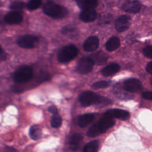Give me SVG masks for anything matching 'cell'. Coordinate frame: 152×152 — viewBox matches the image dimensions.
<instances>
[{
  "instance_id": "cell-19",
  "label": "cell",
  "mask_w": 152,
  "mask_h": 152,
  "mask_svg": "<svg viewBox=\"0 0 152 152\" xmlns=\"http://www.w3.org/2000/svg\"><path fill=\"white\" fill-rule=\"evenodd\" d=\"M120 46V40L118 37H110L106 43V48L109 52L116 50Z\"/></svg>"
},
{
  "instance_id": "cell-16",
  "label": "cell",
  "mask_w": 152,
  "mask_h": 152,
  "mask_svg": "<svg viewBox=\"0 0 152 152\" xmlns=\"http://www.w3.org/2000/svg\"><path fill=\"white\" fill-rule=\"evenodd\" d=\"M119 70L120 66L118 64L116 63H112L104 67L101 71V72L103 75L105 77H108L114 75Z\"/></svg>"
},
{
  "instance_id": "cell-20",
  "label": "cell",
  "mask_w": 152,
  "mask_h": 152,
  "mask_svg": "<svg viewBox=\"0 0 152 152\" xmlns=\"http://www.w3.org/2000/svg\"><path fill=\"white\" fill-rule=\"evenodd\" d=\"M94 116L91 113H86L81 115L78 119V124L80 126L84 128L90 124L94 119Z\"/></svg>"
},
{
  "instance_id": "cell-32",
  "label": "cell",
  "mask_w": 152,
  "mask_h": 152,
  "mask_svg": "<svg viewBox=\"0 0 152 152\" xmlns=\"http://www.w3.org/2000/svg\"><path fill=\"white\" fill-rule=\"evenodd\" d=\"M146 71L150 73V74H152V62L150 61L149 62L147 65H146Z\"/></svg>"
},
{
  "instance_id": "cell-8",
  "label": "cell",
  "mask_w": 152,
  "mask_h": 152,
  "mask_svg": "<svg viewBox=\"0 0 152 152\" xmlns=\"http://www.w3.org/2000/svg\"><path fill=\"white\" fill-rule=\"evenodd\" d=\"M142 87L141 81L135 78H131L126 80L124 83V88L125 90L134 93L139 91Z\"/></svg>"
},
{
  "instance_id": "cell-22",
  "label": "cell",
  "mask_w": 152,
  "mask_h": 152,
  "mask_svg": "<svg viewBox=\"0 0 152 152\" xmlns=\"http://www.w3.org/2000/svg\"><path fill=\"white\" fill-rule=\"evenodd\" d=\"M42 131L37 125H35L30 127L29 130V135L31 139L36 140L40 137Z\"/></svg>"
},
{
  "instance_id": "cell-23",
  "label": "cell",
  "mask_w": 152,
  "mask_h": 152,
  "mask_svg": "<svg viewBox=\"0 0 152 152\" xmlns=\"http://www.w3.org/2000/svg\"><path fill=\"white\" fill-rule=\"evenodd\" d=\"M51 126L55 128H58L61 126L62 124V118L59 115L55 114L51 118L50 120Z\"/></svg>"
},
{
  "instance_id": "cell-28",
  "label": "cell",
  "mask_w": 152,
  "mask_h": 152,
  "mask_svg": "<svg viewBox=\"0 0 152 152\" xmlns=\"http://www.w3.org/2000/svg\"><path fill=\"white\" fill-rule=\"evenodd\" d=\"M62 32L64 34H71V33L72 34L73 33L75 32V29L73 27H65L62 29Z\"/></svg>"
},
{
  "instance_id": "cell-24",
  "label": "cell",
  "mask_w": 152,
  "mask_h": 152,
  "mask_svg": "<svg viewBox=\"0 0 152 152\" xmlns=\"http://www.w3.org/2000/svg\"><path fill=\"white\" fill-rule=\"evenodd\" d=\"M41 4V0H30L27 4V7L30 10H34L38 8Z\"/></svg>"
},
{
  "instance_id": "cell-10",
  "label": "cell",
  "mask_w": 152,
  "mask_h": 152,
  "mask_svg": "<svg viewBox=\"0 0 152 152\" xmlns=\"http://www.w3.org/2000/svg\"><path fill=\"white\" fill-rule=\"evenodd\" d=\"M99 45V39L96 36L88 37L84 42L83 48L86 51L92 52L96 50Z\"/></svg>"
},
{
  "instance_id": "cell-29",
  "label": "cell",
  "mask_w": 152,
  "mask_h": 152,
  "mask_svg": "<svg viewBox=\"0 0 152 152\" xmlns=\"http://www.w3.org/2000/svg\"><path fill=\"white\" fill-rule=\"evenodd\" d=\"M142 96L143 98H144L147 100H152V92L151 91L144 92L142 94Z\"/></svg>"
},
{
  "instance_id": "cell-4",
  "label": "cell",
  "mask_w": 152,
  "mask_h": 152,
  "mask_svg": "<svg viewBox=\"0 0 152 152\" xmlns=\"http://www.w3.org/2000/svg\"><path fill=\"white\" fill-rule=\"evenodd\" d=\"M33 77L32 69L28 66H22L18 68L13 74V78L18 83H25L30 81Z\"/></svg>"
},
{
  "instance_id": "cell-1",
  "label": "cell",
  "mask_w": 152,
  "mask_h": 152,
  "mask_svg": "<svg viewBox=\"0 0 152 152\" xmlns=\"http://www.w3.org/2000/svg\"><path fill=\"white\" fill-rule=\"evenodd\" d=\"M114 124L115 121L113 118L104 114V116L101 119L89 128L87 134L90 137L97 136L106 132Z\"/></svg>"
},
{
  "instance_id": "cell-14",
  "label": "cell",
  "mask_w": 152,
  "mask_h": 152,
  "mask_svg": "<svg viewBox=\"0 0 152 152\" xmlns=\"http://www.w3.org/2000/svg\"><path fill=\"white\" fill-rule=\"evenodd\" d=\"M97 17V13L94 9L83 10L80 14V18L84 22H91L94 21Z\"/></svg>"
},
{
  "instance_id": "cell-3",
  "label": "cell",
  "mask_w": 152,
  "mask_h": 152,
  "mask_svg": "<svg viewBox=\"0 0 152 152\" xmlns=\"http://www.w3.org/2000/svg\"><path fill=\"white\" fill-rule=\"evenodd\" d=\"M79 100L83 106H88L100 103L104 101V99L94 92L86 91L80 95Z\"/></svg>"
},
{
  "instance_id": "cell-5",
  "label": "cell",
  "mask_w": 152,
  "mask_h": 152,
  "mask_svg": "<svg viewBox=\"0 0 152 152\" xmlns=\"http://www.w3.org/2000/svg\"><path fill=\"white\" fill-rule=\"evenodd\" d=\"M77 53V48L73 45H69L60 50L58 55V59L61 63L68 62L75 58Z\"/></svg>"
},
{
  "instance_id": "cell-11",
  "label": "cell",
  "mask_w": 152,
  "mask_h": 152,
  "mask_svg": "<svg viewBox=\"0 0 152 152\" xmlns=\"http://www.w3.org/2000/svg\"><path fill=\"white\" fill-rule=\"evenodd\" d=\"M104 114L113 118H116L122 120H126L129 118V113L127 111L119 109H109Z\"/></svg>"
},
{
  "instance_id": "cell-21",
  "label": "cell",
  "mask_w": 152,
  "mask_h": 152,
  "mask_svg": "<svg viewBox=\"0 0 152 152\" xmlns=\"http://www.w3.org/2000/svg\"><path fill=\"white\" fill-rule=\"evenodd\" d=\"M99 143L97 141H91L87 143L83 148V152H97Z\"/></svg>"
},
{
  "instance_id": "cell-18",
  "label": "cell",
  "mask_w": 152,
  "mask_h": 152,
  "mask_svg": "<svg viewBox=\"0 0 152 152\" xmlns=\"http://www.w3.org/2000/svg\"><path fill=\"white\" fill-rule=\"evenodd\" d=\"M83 140V136L80 134H75L71 136L69 141V148L72 151L77 150Z\"/></svg>"
},
{
  "instance_id": "cell-9",
  "label": "cell",
  "mask_w": 152,
  "mask_h": 152,
  "mask_svg": "<svg viewBox=\"0 0 152 152\" xmlns=\"http://www.w3.org/2000/svg\"><path fill=\"white\" fill-rule=\"evenodd\" d=\"M131 18L128 16L121 15L115 21V28L118 32L125 31L129 28Z\"/></svg>"
},
{
  "instance_id": "cell-7",
  "label": "cell",
  "mask_w": 152,
  "mask_h": 152,
  "mask_svg": "<svg viewBox=\"0 0 152 152\" xmlns=\"http://www.w3.org/2000/svg\"><path fill=\"white\" fill-rule=\"evenodd\" d=\"M94 63L90 57L84 56L81 58L77 65V71L81 74H86L90 72L93 66Z\"/></svg>"
},
{
  "instance_id": "cell-15",
  "label": "cell",
  "mask_w": 152,
  "mask_h": 152,
  "mask_svg": "<svg viewBox=\"0 0 152 152\" xmlns=\"http://www.w3.org/2000/svg\"><path fill=\"white\" fill-rule=\"evenodd\" d=\"M90 58L94 64L97 65H103L107 61L108 56L104 52L100 50L93 53Z\"/></svg>"
},
{
  "instance_id": "cell-13",
  "label": "cell",
  "mask_w": 152,
  "mask_h": 152,
  "mask_svg": "<svg viewBox=\"0 0 152 152\" xmlns=\"http://www.w3.org/2000/svg\"><path fill=\"white\" fill-rule=\"evenodd\" d=\"M141 5L138 1H128L124 3L122 5V9L129 13H137L140 11Z\"/></svg>"
},
{
  "instance_id": "cell-2",
  "label": "cell",
  "mask_w": 152,
  "mask_h": 152,
  "mask_svg": "<svg viewBox=\"0 0 152 152\" xmlns=\"http://www.w3.org/2000/svg\"><path fill=\"white\" fill-rule=\"evenodd\" d=\"M43 11L48 16L56 18L64 17L68 14V11L65 7L51 1L44 5Z\"/></svg>"
},
{
  "instance_id": "cell-17",
  "label": "cell",
  "mask_w": 152,
  "mask_h": 152,
  "mask_svg": "<svg viewBox=\"0 0 152 152\" xmlns=\"http://www.w3.org/2000/svg\"><path fill=\"white\" fill-rule=\"evenodd\" d=\"M78 6L83 10L94 9L98 5V0H75Z\"/></svg>"
},
{
  "instance_id": "cell-25",
  "label": "cell",
  "mask_w": 152,
  "mask_h": 152,
  "mask_svg": "<svg viewBox=\"0 0 152 152\" xmlns=\"http://www.w3.org/2000/svg\"><path fill=\"white\" fill-rule=\"evenodd\" d=\"M25 7V4L22 1H15L10 5V8L14 11H18L23 10Z\"/></svg>"
},
{
  "instance_id": "cell-26",
  "label": "cell",
  "mask_w": 152,
  "mask_h": 152,
  "mask_svg": "<svg viewBox=\"0 0 152 152\" xmlns=\"http://www.w3.org/2000/svg\"><path fill=\"white\" fill-rule=\"evenodd\" d=\"M109 84L106 81H99L93 84L92 87L96 89L98 88H105L109 86Z\"/></svg>"
},
{
  "instance_id": "cell-6",
  "label": "cell",
  "mask_w": 152,
  "mask_h": 152,
  "mask_svg": "<svg viewBox=\"0 0 152 152\" xmlns=\"http://www.w3.org/2000/svg\"><path fill=\"white\" fill-rule=\"evenodd\" d=\"M19 46L25 49H32L36 47L39 43L37 37L31 36L26 35L20 37L17 41Z\"/></svg>"
},
{
  "instance_id": "cell-30",
  "label": "cell",
  "mask_w": 152,
  "mask_h": 152,
  "mask_svg": "<svg viewBox=\"0 0 152 152\" xmlns=\"http://www.w3.org/2000/svg\"><path fill=\"white\" fill-rule=\"evenodd\" d=\"M7 58V55L6 53L4 52L1 46L0 45V62L5 60Z\"/></svg>"
},
{
  "instance_id": "cell-27",
  "label": "cell",
  "mask_w": 152,
  "mask_h": 152,
  "mask_svg": "<svg viewBox=\"0 0 152 152\" xmlns=\"http://www.w3.org/2000/svg\"><path fill=\"white\" fill-rule=\"evenodd\" d=\"M143 53L144 54V55L150 58L151 59L152 58V48L150 45L147 46H145L144 49H143Z\"/></svg>"
},
{
  "instance_id": "cell-12",
  "label": "cell",
  "mask_w": 152,
  "mask_h": 152,
  "mask_svg": "<svg viewBox=\"0 0 152 152\" xmlns=\"http://www.w3.org/2000/svg\"><path fill=\"white\" fill-rule=\"evenodd\" d=\"M4 20L8 24H16L23 21V15L18 11H12L5 15Z\"/></svg>"
},
{
  "instance_id": "cell-31",
  "label": "cell",
  "mask_w": 152,
  "mask_h": 152,
  "mask_svg": "<svg viewBox=\"0 0 152 152\" xmlns=\"http://www.w3.org/2000/svg\"><path fill=\"white\" fill-rule=\"evenodd\" d=\"M48 111L53 115L58 113V109L55 106H51L48 108Z\"/></svg>"
}]
</instances>
